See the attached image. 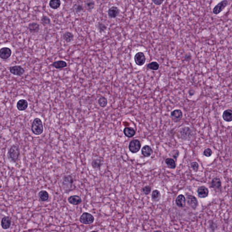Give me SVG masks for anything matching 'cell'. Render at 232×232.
<instances>
[{"label": "cell", "mask_w": 232, "mask_h": 232, "mask_svg": "<svg viewBox=\"0 0 232 232\" xmlns=\"http://www.w3.org/2000/svg\"><path fill=\"white\" fill-rule=\"evenodd\" d=\"M20 156L19 148L15 145H13L9 149L7 152V158L9 161L12 163L16 162Z\"/></svg>", "instance_id": "cell-1"}, {"label": "cell", "mask_w": 232, "mask_h": 232, "mask_svg": "<svg viewBox=\"0 0 232 232\" xmlns=\"http://www.w3.org/2000/svg\"><path fill=\"white\" fill-rule=\"evenodd\" d=\"M31 131L36 135H40L43 133V125L41 119L36 118L34 120L31 125Z\"/></svg>", "instance_id": "cell-2"}, {"label": "cell", "mask_w": 232, "mask_h": 232, "mask_svg": "<svg viewBox=\"0 0 232 232\" xmlns=\"http://www.w3.org/2000/svg\"><path fill=\"white\" fill-rule=\"evenodd\" d=\"M94 221V217L87 212L84 213L79 218V221L84 225H90L92 224Z\"/></svg>", "instance_id": "cell-3"}, {"label": "cell", "mask_w": 232, "mask_h": 232, "mask_svg": "<svg viewBox=\"0 0 232 232\" xmlns=\"http://www.w3.org/2000/svg\"><path fill=\"white\" fill-rule=\"evenodd\" d=\"M141 148L140 141L137 139H134L130 142L129 145V150L133 153H136L139 151Z\"/></svg>", "instance_id": "cell-4"}, {"label": "cell", "mask_w": 232, "mask_h": 232, "mask_svg": "<svg viewBox=\"0 0 232 232\" xmlns=\"http://www.w3.org/2000/svg\"><path fill=\"white\" fill-rule=\"evenodd\" d=\"M74 182V179L70 175H66L63 177L62 180V185L64 189L66 190L71 188Z\"/></svg>", "instance_id": "cell-5"}, {"label": "cell", "mask_w": 232, "mask_h": 232, "mask_svg": "<svg viewBox=\"0 0 232 232\" xmlns=\"http://www.w3.org/2000/svg\"><path fill=\"white\" fill-rule=\"evenodd\" d=\"M228 1L227 0H223L219 2L217 5L214 7L213 10V13L215 15H218L220 13L221 11L224 10V9L227 6Z\"/></svg>", "instance_id": "cell-6"}, {"label": "cell", "mask_w": 232, "mask_h": 232, "mask_svg": "<svg viewBox=\"0 0 232 232\" xmlns=\"http://www.w3.org/2000/svg\"><path fill=\"white\" fill-rule=\"evenodd\" d=\"M9 71L10 73L16 76H21L25 72V70L20 65H16L10 67Z\"/></svg>", "instance_id": "cell-7"}, {"label": "cell", "mask_w": 232, "mask_h": 232, "mask_svg": "<svg viewBox=\"0 0 232 232\" xmlns=\"http://www.w3.org/2000/svg\"><path fill=\"white\" fill-rule=\"evenodd\" d=\"M146 57L144 53L142 52H138L134 56V61L136 65L142 66L146 62Z\"/></svg>", "instance_id": "cell-8"}, {"label": "cell", "mask_w": 232, "mask_h": 232, "mask_svg": "<svg viewBox=\"0 0 232 232\" xmlns=\"http://www.w3.org/2000/svg\"><path fill=\"white\" fill-rule=\"evenodd\" d=\"M12 54V50L8 47H2L0 50V57L1 59H8L11 56Z\"/></svg>", "instance_id": "cell-9"}, {"label": "cell", "mask_w": 232, "mask_h": 232, "mask_svg": "<svg viewBox=\"0 0 232 232\" xmlns=\"http://www.w3.org/2000/svg\"><path fill=\"white\" fill-rule=\"evenodd\" d=\"M171 117L175 122L180 121L183 117V113L179 109H176L171 113Z\"/></svg>", "instance_id": "cell-10"}, {"label": "cell", "mask_w": 232, "mask_h": 232, "mask_svg": "<svg viewBox=\"0 0 232 232\" xmlns=\"http://www.w3.org/2000/svg\"><path fill=\"white\" fill-rule=\"evenodd\" d=\"M187 202L188 205L192 209H196L198 205L197 199L194 196L189 195L187 196Z\"/></svg>", "instance_id": "cell-11"}, {"label": "cell", "mask_w": 232, "mask_h": 232, "mask_svg": "<svg viewBox=\"0 0 232 232\" xmlns=\"http://www.w3.org/2000/svg\"><path fill=\"white\" fill-rule=\"evenodd\" d=\"M28 103L27 100L21 99L19 100L16 104V107L19 111H24L27 108Z\"/></svg>", "instance_id": "cell-12"}, {"label": "cell", "mask_w": 232, "mask_h": 232, "mask_svg": "<svg viewBox=\"0 0 232 232\" xmlns=\"http://www.w3.org/2000/svg\"><path fill=\"white\" fill-rule=\"evenodd\" d=\"M68 200L69 203L74 205H79L82 202L81 198L77 195L71 196L70 197L68 198Z\"/></svg>", "instance_id": "cell-13"}, {"label": "cell", "mask_w": 232, "mask_h": 232, "mask_svg": "<svg viewBox=\"0 0 232 232\" xmlns=\"http://www.w3.org/2000/svg\"><path fill=\"white\" fill-rule=\"evenodd\" d=\"M180 134L182 138L184 139H188L190 138L192 136V131L190 128L185 127L183 128L180 131Z\"/></svg>", "instance_id": "cell-14"}, {"label": "cell", "mask_w": 232, "mask_h": 232, "mask_svg": "<svg viewBox=\"0 0 232 232\" xmlns=\"http://www.w3.org/2000/svg\"><path fill=\"white\" fill-rule=\"evenodd\" d=\"M11 220L8 216L3 217L1 219V227L4 229H7L11 226Z\"/></svg>", "instance_id": "cell-15"}, {"label": "cell", "mask_w": 232, "mask_h": 232, "mask_svg": "<svg viewBox=\"0 0 232 232\" xmlns=\"http://www.w3.org/2000/svg\"><path fill=\"white\" fill-rule=\"evenodd\" d=\"M209 192L208 189L205 186H200L197 190L198 195L201 198H204L208 196Z\"/></svg>", "instance_id": "cell-16"}, {"label": "cell", "mask_w": 232, "mask_h": 232, "mask_svg": "<svg viewBox=\"0 0 232 232\" xmlns=\"http://www.w3.org/2000/svg\"><path fill=\"white\" fill-rule=\"evenodd\" d=\"M176 204L179 208H183L186 204V199L184 195H179L178 196L176 200Z\"/></svg>", "instance_id": "cell-17"}, {"label": "cell", "mask_w": 232, "mask_h": 232, "mask_svg": "<svg viewBox=\"0 0 232 232\" xmlns=\"http://www.w3.org/2000/svg\"><path fill=\"white\" fill-rule=\"evenodd\" d=\"M119 14V10L117 7H112L108 10V15L111 18H115Z\"/></svg>", "instance_id": "cell-18"}, {"label": "cell", "mask_w": 232, "mask_h": 232, "mask_svg": "<svg viewBox=\"0 0 232 232\" xmlns=\"http://www.w3.org/2000/svg\"><path fill=\"white\" fill-rule=\"evenodd\" d=\"M28 29L31 33H37L40 30V25L36 22H32L28 25Z\"/></svg>", "instance_id": "cell-19"}, {"label": "cell", "mask_w": 232, "mask_h": 232, "mask_svg": "<svg viewBox=\"0 0 232 232\" xmlns=\"http://www.w3.org/2000/svg\"><path fill=\"white\" fill-rule=\"evenodd\" d=\"M223 119L227 122L232 121V110L227 109L223 112L222 115Z\"/></svg>", "instance_id": "cell-20"}, {"label": "cell", "mask_w": 232, "mask_h": 232, "mask_svg": "<svg viewBox=\"0 0 232 232\" xmlns=\"http://www.w3.org/2000/svg\"><path fill=\"white\" fill-rule=\"evenodd\" d=\"M142 153L145 157H149L153 153V150L150 146L146 145L142 149Z\"/></svg>", "instance_id": "cell-21"}, {"label": "cell", "mask_w": 232, "mask_h": 232, "mask_svg": "<svg viewBox=\"0 0 232 232\" xmlns=\"http://www.w3.org/2000/svg\"><path fill=\"white\" fill-rule=\"evenodd\" d=\"M51 66H53L56 69H60L65 68L67 66V64L65 61L63 60H59L53 63Z\"/></svg>", "instance_id": "cell-22"}, {"label": "cell", "mask_w": 232, "mask_h": 232, "mask_svg": "<svg viewBox=\"0 0 232 232\" xmlns=\"http://www.w3.org/2000/svg\"><path fill=\"white\" fill-rule=\"evenodd\" d=\"M39 198L42 202L46 201L49 198V194L47 191L42 190L40 191L38 194Z\"/></svg>", "instance_id": "cell-23"}, {"label": "cell", "mask_w": 232, "mask_h": 232, "mask_svg": "<svg viewBox=\"0 0 232 232\" xmlns=\"http://www.w3.org/2000/svg\"><path fill=\"white\" fill-rule=\"evenodd\" d=\"M123 133L127 137L131 138L135 135L136 131L133 128L126 127L124 129Z\"/></svg>", "instance_id": "cell-24"}, {"label": "cell", "mask_w": 232, "mask_h": 232, "mask_svg": "<svg viewBox=\"0 0 232 232\" xmlns=\"http://www.w3.org/2000/svg\"><path fill=\"white\" fill-rule=\"evenodd\" d=\"M161 194L160 192L158 190H154L152 193L151 198L152 201L155 202H157L160 200L161 198Z\"/></svg>", "instance_id": "cell-25"}, {"label": "cell", "mask_w": 232, "mask_h": 232, "mask_svg": "<svg viewBox=\"0 0 232 232\" xmlns=\"http://www.w3.org/2000/svg\"><path fill=\"white\" fill-rule=\"evenodd\" d=\"M61 2L60 0H50L49 2V6L51 8L54 10H56L61 6Z\"/></svg>", "instance_id": "cell-26"}, {"label": "cell", "mask_w": 232, "mask_h": 232, "mask_svg": "<svg viewBox=\"0 0 232 232\" xmlns=\"http://www.w3.org/2000/svg\"><path fill=\"white\" fill-rule=\"evenodd\" d=\"M63 39H64L66 42L70 43L71 42L74 38V36L71 32H67L64 33L63 36Z\"/></svg>", "instance_id": "cell-27"}, {"label": "cell", "mask_w": 232, "mask_h": 232, "mask_svg": "<svg viewBox=\"0 0 232 232\" xmlns=\"http://www.w3.org/2000/svg\"><path fill=\"white\" fill-rule=\"evenodd\" d=\"M221 186L220 179L218 178H214L213 179L211 182V186L215 189H219Z\"/></svg>", "instance_id": "cell-28"}, {"label": "cell", "mask_w": 232, "mask_h": 232, "mask_svg": "<svg viewBox=\"0 0 232 232\" xmlns=\"http://www.w3.org/2000/svg\"><path fill=\"white\" fill-rule=\"evenodd\" d=\"M165 162L170 168L175 169L176 167V162L172 158H166Z\"/></svg>", "instance_id": "cell-29"}, {"label": "cell", "mask_w": 232, "mask_h": 232, "mask_svg": "<svg viewBox=\"0 0 232 232\" xmlns=\"http://www.w3.org/2000/svg\"><path fill=\"white\" fill-rule=\"evenodd\" d=\"M91 165L93 168L99 169L102 165L101 160L98 159H94L92 162Z\"/></svg>", "instance_id": "cell-30"}, {"label": "cell", "mask_w": 232, "mask_h": 232, "mask_svg": "<svg viewBox=\"0 0 232 232\" xmlns=\"http://www.w3.org/2000/svg\"><path fill=\"white\" fill-rule=\"evenodd\" d=\"M160 65L156 62H152L148 64V68L153 70H157L159 69Z\"/></svg>", "instance_id": "cell-31"}, {"label": "cell", "mask_w": 232, "mask_h": 232, "mask_svg": "<svg viewBox=\"0 0 232 232\" xmlns=\"http://www.w3.org/2000/svg\"><path fill=\"white\" fill-rule=\"evenodd\" d=\"M98 104L101 107H105L107 105V99L105 97H101L98 100Z\"/></svg>", "instance_id": "cell-32"}, {"label": "cell", "mask_w": 232, "mask_h": 232, "mask_svg": "<svg viewBox=\"0 0 232 232\" xmlns=\"http://www.w3.org/2000/svg\"><path fill=\"white\" fill-rule=\"evenodd\" d=\"M41 21L43 25L44 26L49 25L51 24V20L48 16H43L41 19Z\"/></svg>", "instance_id": "cell-33"}, {"label": "cell", "mask_w": 232, "mask_h": 232, "mask_svg": "<svg viewBox=\"0 0 232 232\" xmlns=\"http://www.w3.org/2000/svg\"><path fill=\"white\" fill-rule=\"evenodd\" d=\"M106 25L101 22H99L98 25V29L100 32H103L107 29Z\"/></svg>", "instance_id": "cell-34"}, {"label": "cell", "mask_w": 232, "mask_h": 232, "mask_svg": "<svg viewBox=\"0 0 232 232\" xmlns=\"http://www.w3.org/2000/svg\"><path fill=\"white\" fill-rule=\"evenodd\" d=\"M85 6L88 10H92L94 7L95 3L93 1H89L86 3Z\"/></svg>", "instance_id": "cell-35"}, {"label": "cell", "mask_w": 232, "mask_h": 232, "mask_svg": "<svg viewBox=\"0 0 232 232\" xmlns=\"http://www.w3.org/2000/svg\"><path fill=\"white\" fill-rule=\"evenodd\" d=\"M142 191L145 195H148L151 191V187L149 186H146L142 188Z\"/></svg>", "instance_id": "cell-36"}, {"label": "cell", "mask_w": 232, "mask_h": 232, "mask_svg": "<svg viewBox=\"0 0 232 232\" xmlns=\"http://www.w3.org/2000/svg\"><path fill=\"white\" fill-rule=\"evenodd\" d=\"M212 154V151L210 148L206 149L204 151V155L206 157H210Z\"/></svg>", "instance_id": "cell-37"}, {"label": "cell", "mask_w": 232, "mask_h": 232, "mask_svg": "<svg viewBox=\"0 0 232 232\" xmlns=\"http://www.w3.org/2000/svg\"><path fill=\"white\" fill-rule=\"evenodd\" d=\"M191 167L194 171H197L199 169V165L196 162H193L191 164Z\"/></svg>", "instance_id": "cell-38"}, {"label": "cell", "mask_w": 232, "mask_h": 232, "mask_svg": "<svg viewBox=\"0 0 232 232\" xmlns=\"http://www.w3.org/2000/svg\"><path fill=\"white\" fill-rule=\"evenodd\" d=\"M165 0H152L153 3L156 5H161L162 4Z\"/></svg>", "instance_id": "cell-39"}, {"label": "cell", "mask_w": 232, "mask_h": 232, "mask_svg": "<svg viewBox=\"0 0 232 232\" xmlns=\"http://www.w3.org/2000/svg\"><path fill=\"white\" fill-rule=\"evenodd\" d=\"M83 9H84V8H83V7L80 5H78L75 8V10H76L77 12H81V11L83 10Z\"/></svg>", "instance_id": "cell-40"}]
</instances>
